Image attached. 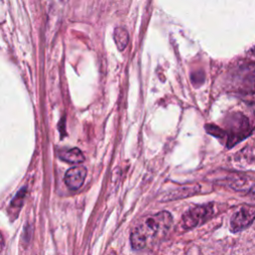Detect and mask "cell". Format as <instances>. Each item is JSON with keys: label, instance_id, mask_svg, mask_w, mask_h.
<instances>
[{"label": "cell", "instance_id": "cell-4", "mask_svg": "<svg viewBox=\"0 0 255 255\" xmlns=\"http://www.w3.org/2000/svg\"><path fill=\"white\" fill-rule=\"evenodd\" d=\"M255 210L253 206H245L239 209L231 218L230 229L232 232H238L252 224Z\"/></svg>", "mask_w": 255, "mask_h": 255}, {"label": "cell", "instance_id": "cell-9", "mask_svg": "<svg viewBox=\"0 0 255 255\" xmlns=\"http://www.w3.org/2000/svg\"><path fill=\"white\" fill-rule=\"evenodd\" d=\"M205 128H206V130L209 133L213 134L216 137L220 138V137H223L225 135V131L223 129H221L220 128H218V127H215V126H212V125H206Z\"/></svg>", "mask_w": 255, "mask_h": 255}, {"label": "cell", "instance_id": "cell-1", "mask_svg": "<svg viewBox=\"0 0 255 255\" xmlns=\"http://www.w3.org/2000/svg\"><path fill=\"white\" fill-rule=\"evenodd\" d=\"M172 225V216L167 211H160L145 217L130 234V244L134 250H142L161 240Z\"/></svg>", "mask_w": 255, "mask_h": 255}, {"label": "cell", "instance_id": "cell-6", "mask_svg": "<svg viewBox=\"0 0 255 255\" xmlns=\"http://www.w3.org/2000/svg\"><path fill=\"white\" fill-rule=\"evenodd\" d=\"M59 156L61 159H63L66 162L69 163H81L84 161L85 156L81 149L78 147H73L69 149H64L60 151Z\"/></svg>", "mask_w": 255, "mask_h": 255}, {"label": "cell", "instance_id": "cell-8", "mask_svg": "<svg viewBox=\"0 0 255 255\" xmlns=\"http://www.w3.org/2000/svg\"><path fill=\"white\" fill-rule=\"evenodd\" d=\"M25 194H26V188L21 189V190L17 193V195L14 197V199L11 201V203H10L9 212L12 213V215H14V218L17 216L19 210H20L21 207H22Z\"/></svg>", "mask_w": 255, "mask_h": 255}, {"label": "cell", "instance_id": "cell-7", "mask_svg": "<svg viewBox=\"0 0 255 255\" xmlns=\"http://www.w3.org/2000/svg\"><path fill=\"white\" fill-rule=\"evenodd\" d=\"M113 37H114V40H115V43H116L118 49L121 51L125 50V48L127 47L128 43V39H129L128 30L124 27H117L114 30Z\"/></svg>", "mask_w": 255, "mask_h": 255}, {"label": "cell", "instance_id": "cell-10", "mask_svg": "<svg viewBox=\"0 0 255 255\" xmlns=\"http://www.w3.org/2000/svg\"><path fill=\"white\" fill-rule=\"evenodd\" d=\"M3 248H4V238H3V235L0 232V253L2 252Z\"/></svg>", "mask_w": 255, "mask_h": 255}, {"label": "cell", "instance_id": "cell-5", "mask_svg": "<svg viewBox=\"0 0 255 255\" xmlns=\"http://www.w3.org/2000/svg\"><path fill=\"white\" fill-rule=\"evenodd\" d=\"M87 175V168L83 165H76L69 168L65 173V183L66 185L72 189L76 190L79 189L86 178Z\"/></svg>", "mask_w": 255, "mask_h": 255}, {"label": "cell", "instance_id": "cell-2", "mask_svg": "<svg viewBox=\"0 0 255 255\" xmlns=\"http://www.w3.org/2000/svg\"><path fill=\"white\" fill-rule=\"evenodd\" d=\"M229 129L225 131V135L227 136V147H232L238 141L244 139L251 132V128L249 126L248 119L244 117L242 114H234L230 119Z\"/></svg>", "mask_w": 255, "mask_h": 255}, {"label": "cell", "instance_id": "cell-3", "mask_svg": "<svg viewBox=\"0 0 255 255\" xmlns=\"http://www.w3.org/2000/svg\"><path fill=\"white\" fill-rule=\"evenodd\" d=\"M213 215V204H203L197 205L189 208L181 218V224L184 229L194 228L206 220H208Z\"/></svg>", "mask_w": 255, "mask_h": 255}]
</instances>
